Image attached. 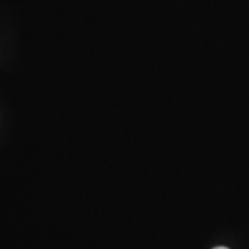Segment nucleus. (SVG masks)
Segmentation results:
<instances>
[{"instance_id":"f257e3e1","label":"nucleus","mask_w":249,"mask_h":249,"mask_svg":"<svg viewBox=\"0 0 249 249\" xmlns=\"http://www.w3.org/2000/svg\"><path fill=\"white\" fill-rule=\"evenodd\" d=\"M214 249H227V248H224V247H219V248H214Z\"/></svg>"}]
</instances>
